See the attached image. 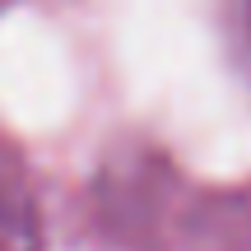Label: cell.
<instances>
[{
	"instance_id": "cell-1",
	"label": "cell",
	"mask_w": 251,
	"mask_h": 251,
	"mask_svg": "<svg viewBox=\"0 0 251 251\" xmlns=\"http://www.w3.org/2000/svg\"><path fill=\"white\" fill-rule=\"evenodd\" d=\"M37 224L24 205H0V251H33Z\"/></svg>"
}]
</instances>
